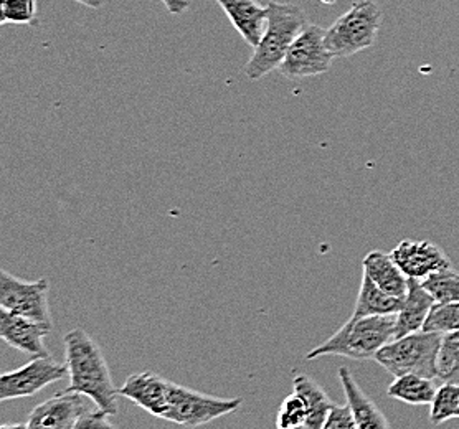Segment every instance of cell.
Listing matches in <instances>:
<instances>
[{"instance_id": "cell-1", "label": "cell", "mask_w": 459, "mask_h": 429, "mask_svg": "<svg viewBox=\"0 0 459 429\" xmlns=\"http://www.w3.org/2000/svg\"><path fill=\"white\" fill-rule=\"evenodd\" d=\"M65 365L68 368V391L90 398L96 408L117 415L119 388H116L105 354L83 329L65 335Z\"/></svg>"}, {"instance_id": "cell-2", "label": "cell", "mask_w": 459, "mask_h": 429, "mask_svg": "<svg viewBox=\"0 0 459 429\" xmlns=\"http://www.w3.org/2000/svg\"><path fill=\"white\" fill-rule=\"evenodd\" d=\"M266 29L261 37V42L256 48H253L250 60L243 68L251 82H258L274 70H280L292 43L307 25L306 13L296 4L272 0L266 4Z\"/></svg>"}, {"instance_id": "cell-3", "label": "cell", "mask_w": 459, "mask_h": 429, "mask_svg": "<svg viewBox=\"0 0 459 429\" xmlns=\"http://www.w3.org/2000/svg\"><path fill=\"white\" fill-rule=\"evenodd\" d=\"M397 314L349 319L334 335L313 348L306 358L345 356L352 360H376L382 347L395 340Z\"/></svg>"}, {"instance_id": "cell-4", "label": "cell", "mask_w": 459, "mask_h": 429, "mask_svg": "<svg viewBox=\"0 0 459 429\" xmlns=\"http://www.w3.org/2000/svg\"><path fill=\"white\" fill-rule=\"evenodd\" d=\"M443 334L420 330L388 342L376 356L378 365L384 366L394 377L421 375L438 378V352Z\"/></svg>"}, {"instance_id": "cell-5", "label": "cell", "mask_w": 459, "mask_h": 429, "mask_svg": "<svg viewBox=\"0 0 459 429\" xmlns=\"http://www.w3.org/2000/svg\"><path fill=\"white\" fill-rule=\"evenodd\" d=\"M382 27V11L374 0H357L325 29V45L334 58H347L374 47Z\"/></svg>"}, {"instance_id": "cell-6", "label": "cell", "mask_w": 459, "mask_h": 429, "mask_svg": "<svg viewBox=\"0 0 459 429\" xmlns=\"http://www.w3.org/2000/svg\"><path fill=\"white\" fill-rule=\"evenodd\" d=\"M241 398H221L205 395L192 388L170 383L169 408L164 419L186 428H197L215 419L235 413L240 408Z\"/></svg>"}, {"instance_id": "cell-7", "label": "cell", "mask_w": 459, "mask_h": 429, "mask_svg": "<svg viewBox=\"0 0 459 429\" xmlns=\"http://www.w3.org/2000/svg\"><path fill=\"white\" fill-rule=\"evenodd\" d=\"M334 55L325 45V29L307 23L290 48L280 66L282 76L290 80H304L319 76L331 70Z\"/></svg>"}, {"instance_id": "cell-8", "label": "cell", "mask_w": 459, "mask_h": 429, "mask_svg": "<svg viewBox=\"0 0 459 429\" xmlns=\"http://www.w3.org/2000/svg\"><path fill=\"white\" fill-rule=\"evenodd\" d=\"M48 293L50 283L47 278L27 283L7 270L0 271V309L53 327Z\"/></svg>"}, {"instance_id": "cell-9", "label": "cell", "mask_w": 459, "mask_h": 429, "mask_svg": "<svg viewBox=\"0 0 459 429\" xmlns=\"http://www.w3.org/2000/svg\"><path fill=\"white\" fill-rule=\"evenodd\" d=\"M66 375V365L55 362L50 356L33 358L17 370L2 373L0 399L9 401L17 398L31 397L55 382H60Z\"/></svg>"}, {"instance_id": "cell-10", "label": "cell", "mask_w": 459, "mask_h": 429, "mask_svg": "<svg viewBox=\"0 0 459 429\" xmlns=\"http://www.w3.org/2000/svg\"><path fill=\"white\" fill-rule=\"evenodd\" d=\"M394 260L410 279L423 281L435 272L451 268L445 250L429 240H403L392 250Z\"/></svg>"}, {"instance_id": "cell-11", "label": "cell", "mask_w": 459, "mask_h": 429, "mask_svg": "<svg viewBox=\"0 0 459 429\" xmlns=\"http://www.w3.org/2000/svg\"><path fill=\"white\" fill-rule=\"evenodd\" d=\"M90 407L84 395L65 390L31 409L27 425L30 429H74Z\"/></svg>"}, {"instance_id": "cell-12", "label": "cell", "mask_w": 459, "mask_h": 429, "mask_svg": "<svg viewBox=\"0 0 459 429\" xmlns=\"http://www.w3.org/2000/svg\"><path fill=\"white\" fill-rule=\"evenodd\" d=\"M53 327L33 321L23 315L13 314L5 309H0V337L9 346L21 350L27 356H50L45 347V337L52 332Z\"/></svg>"}, {"instance_id": "cell-13", "label": "cell", "mask_w": 459, "mask_h": 429, "mask_svg": "<svg viewBox=\"0 0 459 429\" xmlns=\"http://www.w3.org/2000/svg\"><path fill=\"white\" fill-rule=\"evenodd\" d=\"M170 383L172 382L152 372H141L126 378L123 387H119V397L127 398L152 416L164 419L169 408Z\"/></svg>"}, {"instance_id": "cell-14", "label": "cell", "mask_w": 459, "mask_h": 429, "mask_svg": "<svg viewBox=\"0 0 459 429\" xmlns=\"http://www.w3.org/2000/svg\"><path fill=\"white\" fill-rule=\"evenodd\" d=\"M245 43L256 48L266 29L268 7L256 0H215Z\"/></svg>"}, {"instance_id": "cell-15", "label": "cell", "mask_w": 459, "mask_h": 429, "mask_svg": "<svg viewBox=\"0 0 459 429\" xmlns=\"http://www.w3.org/2000/svg\"><path fill=\"white\" fill-rule=\"evenodd\" d=\"M337 375L344 390L347 405L352 409L359 429H392L385 415L377 407L376 401L355 382L354 375L347 366L339 368Z\"/></svg>"}, {"instance_id": "cell-16", "label": "cell", "mask_w": 459, "mask_h": 429, "mask_svg": "<svg viewBox=\"0 0 459 429\" xmlns=\"http://www.w3.org/2000/svg\"><path fill=\"white\" fill-rule=\"evenodd\" d=\"M362 268L364 274H367L384 293L400 299L407 297L410 278L400 270L392 253H384L380 250L368 253L362 262Z\"/></svg>"}, {"instance_id": "cell-17", "label": "cell", "mask_w": 459, "mask_h": 429, "mask_svg": "<svg viewBox=\"0 0 459 429\" xmlns=\"http://www.w3.org/2000/svg\"><path fill=\"white\" fill-rule=\"evenodd\" d=\"M435 304H437V301L423 287L421 281L410 279L407 297H405L403 305H402V309L397 314L395 339L423 330V325L427 322Z\"/></svg>"}, {"instance_id": "cell-18", "label": "cell", "mask_w": 459, "mask_h": 429, "mask_svg": "<svg viewBox=\"0 0 459 429\" xmlns=\"http://www.w3.org/2000/svg\"><path fill=\"white\" fill-rule=\"evenodd\" d=\"M292 388L299 397H303L307 408V419L303 429H324L329 413L335 405L334 401L327 397V393L319 383H316L313 378L304 373L294 377Z\"/></svg>"}, {"instance_id": "cell-19", "label": "cell", "mask_w": 459, "mask_h": 429, "mask_svg": "<svg viewBox=\"0 0 459 429\" xmlns=\"http://www.w3.org/2000/svg\"><path fill=\"white\" fill-rule=\"evenodd\" d=\"M403 301L405 299L384 293L367 274H364L351 319H360V317H370V315L398 314Z\"/></svg>"}, {"instance_id": "cell-20", "label": "cell", "mask_w": 459, "mask_h": 429, "mask_svg": "<svg viewBox=\"0 0 459 429\" xmlns=\"http://www.w3.org/2000/svg\"><path fill=\"white\" fill-rule=\"evenodd\" d=\"M438 388L435 385V378L421 377V375H402L395 377L394 383L386 388V395L398 401H403L413 407L431 405L437 397Z\"/></svg>"}, {"instance_id": "cell-21", "label": "cell", "mask_w": 459, "mask_h": 429, "mask_svg": "<svg viewBox=\"0 0 459 429\" xmlns=\"http://www.w3.org/2000/svg\"><path fill=\"white\" fill-rule=\"evenodd\" d=\"M429 421L431 425L438 426L446 423L449 419L458 418L459 409V383H448L443 382L438 388L437 397L429 405Z\"/></svg>"}, {"instance_id": "cell-22", "label": "cell", "mask_w": 459, "mask_h": 429, "mask_svg": "<svg viewBox=\"0 0 459 429\" xmlns=\"http://www.w3.org/2000/svg\"><path fill=\"white\" fill-rule=\"evenodd\" d=\"M421 284L437 303H459V271L456 270L448 268L435 272L427 279H423Z\"/></svg>"}, {"instance_id": "cell-23", "label": "cell", "mask_w": 459, "mask_h": 429, "mask_svg": "<svg viewBox=\"0 0 459 429\" xmlns=\"http://www.w3.org/2000/svg\"><path fill=\"white\" fill-rule=\"evenodd\" d=\"M437 366L441 382L459 383V330L443 334Z\"/></svg>"}, {"instance_id": "cell-24", "label": "cell", "mask_w": 459, "mask_h": 429, "mask_svg": "<svg viewBox=\"0 0 459 429\" xmlns=\"http://www.w3.org/2000/svg\"><path fill=\"white\" fill-rule=\"evenodd\" d=\"M0 23L17 25H39L37 0H0Z\"/></svg>"}, {"instance_id": "cell-25", "label": "cell", "mask_w": 459, "mask_h": 429, "mask_svg": "<svg viewBox=\"0 0 459 429\" xmlns=\"http://www.w3.org/2000/svg\"><path fill=\"white\" fill-rule=\"evenodd\" d=\"M423 330L437 334L459 330V303L435 304L423 325Z\"/></svg>"}, {"instance_id": "cell-26", "label": "cell", "mask_w": 459, "mask_h": 429, "mask_svg": "<svg viewBox=\"0 0 459 429\" xmlns=\"http://www.w3.org/2000/svg\"><path fill=\"white\" fill-rule=\"evenodd\" d=\"M307 419V408L303 397L296 391L282 399L281 407L276 415V429H299L304 428Z\"/></svg>"}, {"instance_id": "cell-27", "label": "cell", "mask_w": 459, "mask_h": 429, "mask_svg": "<svg viewBox=\"0 0 459 429\" xmlns=\"http://www.w3.org/2000/svg\"><path fill=\"white\" fill-rule=\"evenodd\" d=\"M324 429H359V426L349 405H334Z\"/></svg>"}, {"instance_id": "cell-28", "label": "cell", "mask_w": 459, "mask_h": 429, "mask_svg": "<svg viewBox=\"0 0 459 429\" xmlns=\"http://www.w3.org/2000/svg\"><path fill=\"white\" fill-rule=\"evenodd\" d=\"M74 429H117L109 421V415L100 408L86 411L82 418L76 421Z\"/></svg>"}, {"instance_id": "cell-29", "label": "cell", "mask_w": 459, "mask_h": 429, "mask_svg": "<svg viewBox=\"0 0 459 429\" xmlns=\"http://www.w3.org/2000/svg\"><path fill=\"white\" fill-rule=\"evenodd\" d=\"M160 2L166 5L169 13H172V15H182V13H186V12L188 11V7H190V2H188V0H160Z\"/></svg>"}, {"instance_id": "cell-30", "label": "cell", "mask_w": 459, "mask_h": 429, "mask_svg": "<svg viewBox=\"0 0 459 429\" xmlns=\"http://www.w3.org/2000/svg\"><path fill=\"white\" fill-rule=\"evenodd\" d=\"M72 2L82 4L84 7H90V9H94V11L101 9V7H103V4H105V0H72Z\"/></svg>"}, {"instance_id": "cell-31", "label": "cell", "mask_w": 459, "mask_h": 429, "mask_svg": "<svg viewBox=\"0 0 459 429\" xmlns=\"http://www.w3.org/2000/svg\"><path fill=\"white\" fill-rule=\"evenodd\" d=\"M0 429H30L29 428V425L25 423V425H21V423H5V425H2V428Z\"/></svg>"}, {"instance_id": "cell-32", "label": "cell", "mask_w": 459, "mask_h": 429, "mask_svg": "<svg viewBox=\"0 0 459 429\" xmlns=\"http://www.w3.org/2000/svg\"><path fill=\"white\" fill-rule=\"evenodd\" d=\"M458 418H459V409H458Z\"/></svg>"}]
</instances>
